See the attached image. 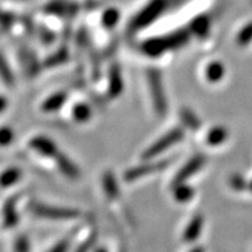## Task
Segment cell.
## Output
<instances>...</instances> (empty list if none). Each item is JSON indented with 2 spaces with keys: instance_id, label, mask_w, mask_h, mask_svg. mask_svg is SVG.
Masks as SVG:
<instances>
[{
  "instance_id": "1",
  "label": "cell",
  "mask_w": 252,
  "mask_h": 252,
  "mask_svg": "<svg viewBox=\"0 0 252 252\" xmlns=\"http://www.w3.org/2000/svg\"><path fill=\"white\" fill-rule=\"evenodd\" d=\"M190 33L187 30H181L174 33L169 34L167 36L162 37H154V39L146 40L141 45V49L146 55L149 56H159L167 52V50H172L180 48L185 46L189 41Z\"/></svg>"
},
{
  "instance_id": "2",
  "label": "cell",
  "mask_w": 252,
  "mask_h": 252,
  "mask_svg": "<svg viewBox=\"0 0 252 252\" xmlns=\"http://www.w3.org/2000/svg\"><path fill=\"white\" fill-rule=\"evenodd\" d=\"M167 6V0H150L143 8L135 14L131 23L132 31H141L149 25L153 24Z\"/></svg>"
},
{
  "instance_id": "3",
  "label": "cell",
  "mask_w": 252,
  "mask_h": 252,
  "mask_svg": "<svg viewBox=\"0 0 252 252\" xmlns=\"http://www.w3.org/2000/svg\"><path fill=\"white\" fill-rule=\"evenodd\" d=\"M147 81H149V88L151 94H152L154 109H156L158 115L163 116L167 111V102L160 72L157 70H150L147 74Z\"/></svg>"
},
{
  "instance_id": "4",
  "label": "cell",
  "mask_w": 252,
  "mask_h": 252,
  "mask_svg": "<svg viewBox=\"0 0 252 252\" xmlns=\"http://www.w3.org/2000/svg\"><path fill=\"white\" fill-rule=\"evenodd\" d=\"M182 138H184V131L181 128H173L171 132L166 133L163 137L160 138L159 140L156 141L152 146L149 147L145 153L143 154V158L145 160L147 159H153L159 154H161L163 151L173 146V145L179 143Z\"/></svg>"
},
{
  "instance_id": "5",
  "label": "cell",
  "mask_w": 252,
  "mask_h": 252,
  "mask_svg": "<svg viewBox=\"0 0 252 252\" xmlns=\"http://www.w3.org/2000/svg\"><path fill=\"white\" fill-rule=\"evenodd\" d=\"M34 213L36 216L48 220H74L80 216V213L76 209L42 206V204L34 207Z\"/></svg>"
},
{
  "instance_id": "6",
  "label": "cell",
  "mask_w": 252,
  "mask_h": 252,
  "mask_svg": "<svg viewBox=\"0 0 252 252\" xmlns=\"http://www.w3.org/2000/svg\"><path fill=\"white\" fill-rule=\"evenodd\" d=\"M30 147L34 152L47 158H56L60 153L58 145L50 138L45 137V135H36V137L32 138L30 141Z\"/></svg>"
},
{
  "instance_id": "7",
  "label": "cell",
  "mask_w": 252,
  "mask_h": 252,
  "mask_svg": "<svg viewBox=\"0 0 252 252\" xmlns=\"http://www.w3.org/2000/svg\"><path fill=\"white\" fill-rule=\"evenodd\" d=\"M168 165L167 161H159V162H152V163H146V165L134 167V168L130 169L125 173V180L126 181H134L137 179H140L141 176L152 174L158 171H161L165 167Z\"/></svg>"
},
{
  "instance_id": "8",
  "label": "cell",
  "mask_w": 252,
  "mask_h": 252,
  "mask_svg": "<svg viewBox=\"0 0 252 252\" xmlns=\"http://www.w3.org/2000/svg\"><path fill=\"white\" fill-rule=\"evenodd\" d=\"M204 165V158L202 156H196L190 160L188 163L182 167L181 171L175 175L174 181H173V186L184 184L187 179L190 178L191 175L200 171V168Z\"/></svg>"
},
{
  "instance_id": "9",
  "label": "cell",
  "mask_w": 252,
  "mask_h": 252,
  "mask_svg": "<svg viewBox=\"0 0 252 252\" xmlns=\"http://www.w3.org/2000/svg\"><path fill=\"white\" fill-rule=\"evenodd\" d=\"M56 162H58V166L63 174L67 175L69 179L71 180H76V179L80 178L81 172L78 169V167L76 166V163H74L70 159L64 154L59 153L58 157L55 158Z\"/></svg>"
},
{
  "instance_id": "10",
  "label": "cell",
  "mask_w": 252,
  "mask_h": 252,
  "mask_svg": "<svg viewBox=\"0 0 252 252\" xmlns=\"http://www.w3.org/2000/svg\"><path fill=\"white\" fill-rule=\"evenodd\" d=\"M23 172L18 167H11L0 173V188H8L20 181Z\"/></svg>"
},
{
  "instance_id": "11",
  "label": "cell",
  "mask_w": 252,
  "mask_h": 252,
  "mask_svg": "<svg viewBox=\"0 0 252 252\" xmlns=\"http://www.w3.org/2000/svg\"><path fill=\"white\" fill-rule=\"evenodd\" d=\"M123 91V77L118 67H113L110 71V81H109V94L115 98L121 94Z\"/></svg>"
},
{
  "instance_id": "12",
  "label": "cell",
  "mask_w": 252,
  "mask_h": 252,
  "mask_svg": "<svg viewBox=\"0 0 252 252\" xmlns=\"http://www.w3.org/2000/svg\"><path fill=\"white\" fill-rule=\"evenodd\" d=\"M65 102H67V94L58 93L48 97V98L42 103V106H41V108H42L45 112H54L61 109L63 104Z\"/></svg>"
},
{
  "instance_id": "13",
  "label": "cell",
  "mask_w": 252,
  "mask_h": 252,
  "mask_svg": "<svg viewBox=\"0 0 252 252\" xmlns=\"http://www.w3.org/2000/svg\"><path fill=\"white\" fill-rule=\"evenodd\" d=\"M210 30V19L208 15H198L190 23V31L197 36L204 37Z\"/></svg>"
},
{
  "instance_id": "14",
  "label": "cell",
  "mask_w": 252,
  "mask_h": 252,
  "mask_svg": "<svg viewBox=\"0 0 252 252\" xmlns=\"http://www.w3.org/2000/svg\"><path fill=\"white\" fill-rule=\"evenodd\" d=\"M202 224H203L202 217L195 216L185 230V234H184L185 241L187 242L195 241V239L198 237V235H200L201 229H202Z\"/></svg>"
},
{
  "instance_id": "15",
  "label": "cell",
  "mask_w": 252,
  "mask_h": 252,
  "mask_svg": "<svg viewBox=\"0 0 252 252\" xmlns=\"http://www.w3.org/2000/svg\"><path fill=\"white\" fill-rule=\"evenodd\" d=\"M91 116H93V111L88 104H77L72 109V117L78 123H87L91 118Z\"/></svg>"
},
{
  "instance_id": "16",
  "label": "cell",
  "mask_w": 252,
  "mask_h": 252,
  "mask_svg": "<svg viewBox=\"0 0 252 252\" xmlns=\"http://www.w3.org/2000/svg\"><path fill=\"white\" fill-rule=\"evenodd\" d=\"M121 19V12L117 8H108L102 15V24L104 27L112 28L119 23Z\"/></svg>"
},
{
  "instance_id": "17",
  "label": "cell",
  "mask_w": 252,
  "mask_h": 252,
  "mask_svg": "<svg viewBox=\"0 0 252 252\" xmlns=\"http://www.w3.org/2000/svg\"><path fill=\"white\" fill-rule=\"evenodd\" d=\"M174 187V196L179 202H186V201H189L191 197H193V189L188 186H185L184 184H179L173 186Z\"/></svg>"
},
{
  "instance_id": "18",
  "label": "cell",
  "mask_w": 252,
  "mask_h": 252,
  "mask_svg": "<svg viewBox=\"0 0 252 252\" xmlns=\"http://www.w3.org/2000/svg\"><path fill=\"white\" fill-rule=\"evenodd\" d=\"M0 77L5 82L7 86H13L14 83V76L12 72L11 68L8 67L7 62L4 59V56L0 54Z\"/></svg>"
},
{
  "instance_id": "19",
  "label": "cell",
  "mask_w": 252,
  "mask_h": 252,
  "mask_svg": "<svg viewBox=\"0 0 252 252\" xmlns=\"http://www.w3.org/2000/svg\"><path fill=\"white\" fill-rule=\"evenodd\" d=\"M103 182H104V190H105V193L109 195L110 197H115L118 195V186H117V182H116V179L115 176H113L111 173H108V174L104 175V179H103Z\"/></svg>"
},
{
  "instance_id": "20",
  "label": "cell",
  "mask_w": 252,
  "mask_h": 252,
  "mask_svg": "<svg viewBox=\"0 0 252 252\" xmlns=\"http://www.w3.org/2000/svg\"><path fill=\"white\" fill-rule=\"evenodd\" d=\"M223 74H224V68L219 62H214L207 68V77L212 82L220 80L223 77Z\"/></svg>"
},
{
  "instance_id": "21",
  "label": "cell",
  "mask_w": 252,
  "mask_h": 252,
  "mask_svg": "<svg viewBox=\"0 0 252 252\" xmlns=\"http://www.w3.org/2000/svg\"><path fill=\"white\" fill-rule=\"evenodd\" d=\"M225 138H226V131L224 128L216 127V128H213V130L209 132V134H208L207 137L208 139L207 141L210 145H219L222 143V141H224Z\"/></svg>"
},
{
  "instance_id": "22",
  "label": "cell",
  "mask_w": 252,
  "mask_h": 252,
  "mask_svg": "<svg viewBox=\"0 0 252 252\" xmlns=\"http://www.w3.org/2000/svg\"><path fill=\"white\" fill-rule=\"evenodd\" d=\"M181 118L182 122L185 123V125L187 126V127L191 128V130H195V128H197L198 126H200V122H198L197 117L193 112L189 111V110H182Z\"/></svg>"
},
{
  "instance_id": "23",
  "label": "cell",
  "mask_w": 252,
  "mask_h": 252,
  "mask_svg": "<svg viewBox=\"0 0 252 252\" xmlns=\"http://www.w3.org/2000/svg\"><path fill=\"white\" fill-rule=\"evenodd\" d=\"M14 132L8 126H2L0 127V146L5 147L13 143Z\"/></svg>"
},
{
  "instance_id": "24",
  "label": "cell",
  "mask_w": 252,
  "mask_h": 252,
  "mask_svg": "<svg viewBox=\"0 0 252 252\" xmlns=\"http://www.w3.org/2000/svg\"><path fill=\"white\" fill-rule=\"evenodd\" d=\"M251 40H252V23L247 25V26L241 31V33L238 34V43L241 46H245L248 45Z\"/></svg>"
},
{
  "instance_id": "25",
  "label": "cell",
  "mask_w": 252,
  "mask_h": 252,
  "mask_svg": "<svg viewBox=\"0 0 252 252\" xmlns=\"http://www.w3.org/2000/svg\"><path fill=\"white\" fill-rule=\"evenodd\" d=\"M230 182H231L232 188L237 189V190H241V189H244L245 187H247V182H245L243 178H241V176H238V175L232 176L231 181Z\"/></svg>"
},
{
  "instance_id": "26",
  "label": "cell",
  "mask_w": 252,
  "mask_h": 252,
  "mask_svg": "<svg viewBox=\"0 0 252 252\" xmlns=\"http://www.w3.org/2000/svg\"><path fill=\"white\" fill-rule=\"evenodd\" d=\"M7 105H8V102H7V99H6V97L0 96V113L4 111L6 108H7Z\"/></svg>"
},
{
  "instance_id": "27",
  "label": "cell",
  "mask_w": 252,
  "mask_h": 252,
  "mask_svg": "<svg viewBox=\"0 0 252 252\" xmlns=\"http://www.w3.org/2000/svg\"><path fill=\"white\" fill-rule=\"evenodd\" d=\"M250 188H251V190H252V182H251V187Z\"/></svg>"
}]
</instances>
